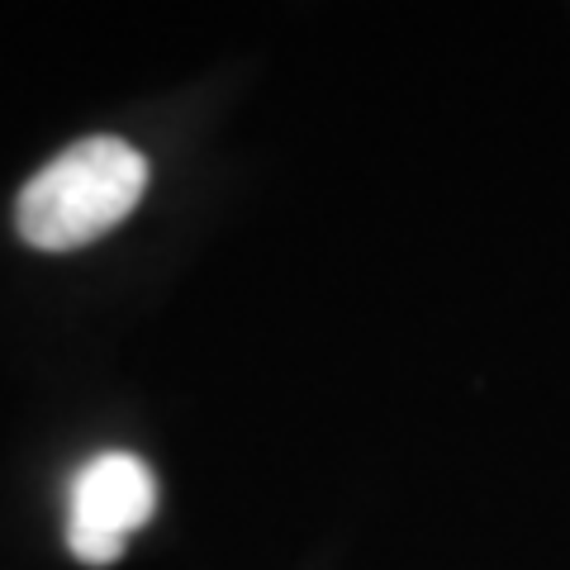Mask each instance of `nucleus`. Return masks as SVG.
<instances>
[{"label": "nucleus", "instance_id": "obj_1", "mask_svg": "<svg viewBox=\"0 0 570 570\" xmlns=\"http://www.w3.org/2000/svg\"><path fill=\"white\" fill-rule=\"evenodd\" d=\"M148 190V157L115 134L71 142L14 200V228L39 253H71L105 238L138 209Z\"/></svg>", "mask_w": 570, "mask_h": 570}, {"label": "nucleus", "instance_id": "obj_2", "mask_svg": "<svg viewBox=\"0 0 570 570\" xmlns=\"http://www.w3.org/2000/svg\"><path fill=\"white\" fill-rule=\"evenodd\" d=\"M157 509V480L134 452H100L71 480L67 494V547L81 566H115L129 532Z\"/></svg>", "mask_w": 570, "mask_h": 570}]
</instances>
